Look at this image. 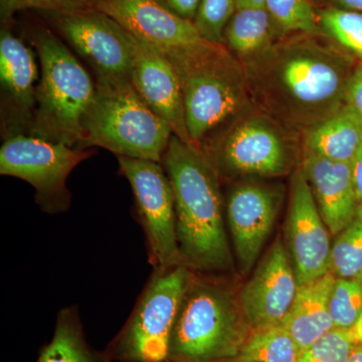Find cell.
<instances>
[{"label": "cell", "instance_id": "cell-1", "mask_svg": "<svg viewBox=\"0 0 362 362\" xmlns=\"http://www.w3.org/2000/svg\"><path fill=\"white\" fill-rule=\"evenodd\" d=\"M242 65L255 102L305 134L344 106L354 73L344 57L310 37L272 45Z\"/></svg>", "mask_w": 362, "mask_h": 362}, {"label": "cell", "instance_id": "cell-2", "mask_svg": "<svg viewBox=\"0 0 362 362\" xmlns=\"http://www.w3.org/2000/svg\"><path fill=\"white\" fill-rule=\"evenodd\" d=\"M175 194L183 264L206 275H230L235 259L226 230L220 175L209 156L173 134L161 161Z\"/></svg>", "mask_w": 362, "mask_h": 362}, {"label": "cell", "instance_id": "cell-3", "mask_svg": "<svg viewBox=\"0 0 362 362\" xmlns=\"http://www.w3.org/2000/svg\"><path fill=\"white\" fill-rule=\"evenodd\" d=\"M221 276L192 270L169 343L171 362H237L252 331Z\"/></svg>", "mask_w": 362, "mask_h": 362}, {"label": "cell", "instance_id": "cell-4", "mask_svg": "<svg viewBox=\"0 0 362 362\" xmlns=\"http://www.w3.org/2000/svg\"><path fill=\"white\" fill-rule=\"evenodd\" d=\"M162 52L180 78L188 135L199 147L244 108L249 95L244 68L225 45L206 40Z\"/></svg>", "mask_w": 362, "mask_h": 362}, {"label": "cell", "instance_id": "cell-5", "mask_svg": "<svg viewBox=\"0 0 362 362\" xmlns=\"http://www.w3.org/2000/svg\"><path fill=\"white\" fill-rule=\"evenodd\" d=\"M40 77L28 134L78 148L96 82L65 42L49 30L35 33Z\"/></svg>", "mask_w": 362, "mask_h": 362}, {"label": "cell", "instance_id": "cell-6", "mask_svg": "<svg viewBox=\"0 0 362 362\" xmlns=\"http://www.w3.org/2000/svg\"><path fill=\"white\" fill-rule=\"evenodd\" d=\"M95 82L96 94L78 148L101 147L117 157L161 163L173 135L170 125L143 101L130 81Z\"/></svg>", "mask_w": 362, "mask_h": 362}, {"label": "cell", "instance_id": "cell-7", "mask_svg": "<svg viewBox=\"0 0 362 362\" xmlns=\"http://www.w3.org/2000/svg\"><path fill=\"white\" fill-rule=\"evenodd\" d=\"M190 270L185 265L157 269L132 316L109 349L118 362H165L176 316Z\"/></svg>", "mask_w": 362, "mask_h": 362}, {"label": "cell", "instance_id": "cell-8", "mask_svg": "<svg viewBox=\"0 0 362 362\" xmlns=\"http://www.w3.org/2000/svg\"><path fill=\"white\" fill-rule=\"evenodd\" d=\"M90 156L92 151L88 149L16 134L6 137L0 149V173L30 183L42 211L58 214L70 207L71 194L66 188L69 175Z\"/></svg>", "mask_w": 362, "mask_h": 362}, {"label": "cell", "instance_id": "cell-9", "mask_svg": "<svg viewBox=\"0 0 362 362\" xmlns=\"http://www.w3.org/2000/svg\"><path fill=\"white\" fill-rule=\"evenodd\" d=\"M122 175L129 181L136 211L148 244L150 262L157 269L185 265L176 233L175 194L159 162L117 157Z\"/></svg>", "mask_w": 362, "mask_h": 362}, {"label": "cell", "instance_id": "cell-10", "mask_svg": "<svg viewBox=\"0 0 362 362\" xmlns=\"http://www.w3.org/2000/svg\"><path fill=\"white\" fill-rule=\"evenodd\" d=\"M54 30L94 71L98 82L130 81L131 35L95 8L45 13Z\"/></svg>", "mask_w": 362, "mask_h": 362}, {"label": "cell", "instance_id": "cell-11", "mask_svg": "<svg viewBox=\"0 0 362 362\" xmlns=\"http://www.w3.org/2000/svg\"><path fill=\"white\" fill-rule=\"evenodd\" d=\"M329 233L303 170L295 171L290 187L285 235L298 285L330 273L332 245Z\"/></svg>", "mask_w": 362, "mask_h": 362}, {"label": "cell", "instance_id": "cell-12", "mask_svg": "<svg viewBox=\"0 0 362 362\" xmlns=\"http://www.w3.org/2000/svg\"><path fill=\"white\" fill-rule=\"evenodd\" d=\"M218 175L276 176L289 168L284 138L269 121L244 119L226 132L209 157Z\"/></svg>", "mask_w": 362, "mask_h": 362}, {"label": "cell", "instance_id": "cell-13", "mask_svg": "<svg viewBox=\"0 0 362 362\" xmlns=\"http://www.w3.org/2000/svg\"><path fill=\"white\" fill-rule=\"evenodd\" d=\"M298 288L289 252L277 240L239 295L240 308L252 329L282 324Z\"/></svg>", "mask_w": 362, "mask_h": 362}, {"label": "cell", "instance_id": "cell-14", "mask_svg": "<svg viewBox=\"0 0 362 362\" xmlns=\"http://www.w3.org/2000/svg\"><path fill=\"white\" fill-rule=\"evenodd\" d=\"M280 194L268 185L245 182L230 190L226 216L242 275L256 264L277 218Z\"/></svg>", "mask_w": 362, "mask_h": 362}, {"label": "cell", "instance_id": "cell-15", "mask_svg": "<svg viewBox=\"0 0 362 362\" xmlns=\"http://www.w3.org/2000/svg\"><path fill=\"white\" fill-rule=\"evenodd\" d=\"M131 47V85L143 101L170 125L173 134L192 143L185 123L180 78L173 64L160 49L133 35Z\"/></svg>", "mask_w": 362, "mask_h": 362}, {"label": "cell", "instance_id": "cell-16", "mask_svg": "<svg viewBox=\"0 0 362 362\" xmlns=\"http://www.w3.org/2000/svg\"><path fill=\"white\" fill-rule=\"evenodd\" d=\"M93 8L117 21L161 52L202 42L194 21L185 20L161 0H90Z\"/></svg>", "mask_w": 362, "mask_h": 362}, {"label": "cell", "instance_id": "cell-17", "mask_svg": "<svg viewBox=\"0 0 362 362\" xmlns=\"http://www.w3.org/2000/svg\"><path fill=\"white\" fill-rule=\"evenodd\" d=\"M35 54L6 28L0 33V82L6 137L28 133L39 84Z\"/></svg>", "mask_w": 362, "mask_h": 362}, {"label": "cell", "instance_id": "cell-18", "mask_svg": "<svg viewBox=\"0 0 362 362\" xmlns=\"http://www.w3.org/2000/svg\"><path fill=\"white\" fill-rule=\"evenodd\" d=\"M303 170L331 235H337L356 218L359 209L351 163L305 151Z\"/></svg>", "mask_w": 362, "mask_h": 362}, {"label": "cell", "instance_id": "cell-19", "mask_svg": "<svg viewBox=\"0 0 362 362\" xmlns=\"http://www.w3.org/2000/svg\"><path fill=\"white\" fill-rule=\"evenodd\" d=\"M335 280L337 277L330 272L298 288L296 297L282 325L302 352L334 329L328 305Z\"/></svg>", "mask_w": 362, "mask_h": 362}, {"label": "cell", "instance_id": "cell-20", "mask_svg": "<svg viewBox=\"0 0 362 362\" xmlns=\"http://www.w3.org/2000/svg\"><path fill=\"white\" fill-rule=\"evenodd\" d=\"M305 136V151L352 163L362 147V120L344 105Z\"/></svg>", "mask_w": 362, "mask_h": 362}, {"label": "cell", "instance_id": "cell-21", "mask_svg": "<svg viewBox=\"0 0 362 362\" xmlns=\"http://www.w3.org/2000/svg\"><path fill=\"white\" fill-rule=\"evenodd\" d=\"M275 28L266 6L238 7L226 25L223 40L230 52L244 59L269 49Z\"/></svg>", "mask_w": 362, "mask_h": 362}, {"label": "cell", "instance_id": "cell-22", "mask_svg": "<svg viewBox=\"0 0 362 362\" xmlns=\"http://www.w3.org/2000/svg\"><path fill=\"white\" fill-rule=\"evenodd\" d=\"M40 362H106L86 341L74 309L59 314L54 337L40 354Z\"/></svg>", "mask_w": 362, "mask_h": 362}, {"label": "cell", "instance_id": "cell-23", "mask_svg": "<svg viewBox=\"0 0 362 362\" xmlns=\"http://www.w3.org/2000/svg\"><path fill=\"white\" fill-rule=\"evenodd\" d=\"M302 351L280 325L252 329L237 362H298Z\"/></svg>", "mask_w": 362, "mask_h": 362}, {"label": "cell", "instance_id": "cell-24", "mask_svg": "<svg viewBox=\"0 0 362 362\" xmlns=\"http://www.w3.org/2000/svg\"><path fill=\"white\" fill-rule=\"evenodd\" d=\"M330 272L337 278L362 280V207L356 218L341 233L331 247Z\"/></svg>", "mask_w": 362, "mask_h": 362}, {"label": "cell", "instance_id": "cell-25", "mask_svg": "<svg viewBox=\"0 0 362 362\" xmlns=\"http://www.w3.org/2000/svg\"><path fill=\"white\" fill-rule=\"evenodd\" d=\"M265 6L280 32L307 35L322 32L312 0H265Z\"/></svg>", "mask_w": 362, "mask_h": 362}, {"label": "cell", "instance_id": "cell-26", "mask_svg": "<svg viewBox=\"0 0 362 362\" xmlns=\"http://www.w3.org/2000/svg\"><path fill=\"white\" fill-rule=\"evenodd\" d=\"M321 30L362 59V13L332 7L319 14Z\"/></svg>", "mask_w": 362, "mask_h": 362}, {"label": "cell", "instance_id": "cell-27", "mask_svg": "<svg viewBox=\"0 0 362 362\" xmlns=\"http://www.w3.org/2000/svg\"><path fill=\"white\" fill-rule=\"evenodd\" d=\"M328 307L334 328L350 329L362 313L361 279L337 278Z\"/></svg>", "mask_w": 362, "mask_h": 362}, {"label": "cell", "instance_id": "cell-28", "mask_svg": "<svg viewBox=\"0 0 362 362\" xmlns=\"http://www.w3.org/2000/svg\"><path fill=\"white\" fill-rule=\"evenodd\" d=\"M237 9V0H202L194 25L202 39L223 44L228 21Z\"/></svg>", "mask_w": 362, "mask_h": 362}, {"label": "cell", "instance_id": "cell-29", "mask_svg": "<svg viewBox=\"0 0 362 362\" xmlns=\"http://www.w3.org/2000/svg\"><path fill=\"white\" fill-rule=\"evenodd\" d=\"M356 345L349 329L334 328L305 349L298 362H347Z\"/></svg>", "mask_w": 362, "mask_h": 362}, {"label": "cell", "instance_id": "cell-30", "mask_svg": "<svg viewBox=\"0 0 362 362\" xmlns=\"http://www.w3.org/2000/svg\"><path fill=\"white\" fill-rule=\"evenodd\" d=\"M93 8L90 0H0L2 23L25 9H39L45 13H74Z\"/></svg>", "mask_w": 362, "mask_h": 362}, {"label": "cell", "instance_id": "cell-31", "mask_svg": "<svg viewBox=\"0 0 362 362\" xmlns=\"http://www.w3.org/2000/svg\"><path fill=\"white\" fill-rule=\"evenodd\" d=\"M345 105L362 120V64L352 73L345 92Z\"/></svg>", "mask_w": 362, "mask_h": 362}, {"label": "cell", "instance_id": "cell-32", "mask_svg": "<svg viewBox=\"0 0 362 362\" xmlns=\"http://www.w3.org/2000/svg\"><path fill=\"white\" fill-rule=\"evenodd\" d=\"M202 0H165L169 8L185 20L192 21L197 16Z\"/></svg>", "mask_w": 362, "mask_h": 362}, {"label": "cell", "instance_id": "cell-33", "mask_svg": "<svg viewBox=\"0 0 362 362\" xmlns=\"http://www.w3.org/2000/svg\"><path fill=\"white\" fill-rule=\"evenodd\" d=\"M351 169L359 206L362 207V147L352 161Z\"/></svg>", "mask_w": 362, "mask_h": 362}, {"label": "cell", "instance_id": "cell-34", "mask_svg": "<svg viewBox=\"0 0 362 362\" xmlns=\"http://www.w3.org/2000/svg\"><path fill=\"white\" fill-rule=\"evenodd\" d=\"M338 7L362 13V0H335Z\"/></svg>", "mask_w": 362, "mask_h": 362}, {"label": "cell", "instance_id": "cell-35", "mask_svg": "<svg viewBox=\"0 0 362 362\" xmlns=\"http://www.w3.org/2000/svg\"><path fill=\"white\" fill-rule=\"evenodd\" d=\"M354 341L358 344L362 342V313L357 319L356 322L349 329Z\"/></svg>", "mask_w": 362, "mask_h": 362}, {"label": "cell", "instance_id": "cell-36", "mask_svg": "<svg viewBox=\"0 0 362 362\" xmlns=\"http://www.w3.org/2000/svg\"><path fill=\"white\" fill-rule=\"evenodd\" d=\"M347 362H362V342L354 346Z\"/></svg>", "mask_w": 362, "mask_h": 362}, {"label": "cell", "instance_id": "cell-37", "mask_svg": "<svg viewBox=\"0 0 362 362\" xmlns=\"http://www.w3.org/2000/svg\"><path fill=\"white\" fill-rule=\"evenodd\" d=\"M244 6H265V0H237V8Z\"/></svg>", "mask_w": 362, "mask_h": 362}, {"label": "cell", "instance_id": "cell-38", "mask_svg": "<svg viewBox=\"0 0 362 362\" xmlns=\"http://www.w3.org/2000/svg\"><path fill=\"white\" fill-rule=\"evenodd\" d=\"M165 362H171V361H165Z\"/></svg>", "mask_w": 362, "mask_h": 362}, {"label": "cell", "instance_id": "cell-39", "mask_svg": "<svg viewBox=\"0 0 362 362\" xmlns=\"http://www.w3.org/2000/svg\"><path fill=\"white\" fill-rule=\"evenodd\" d=\"M37 362H40L39 361H37Z\"/></svg>", "mask_w": 362, "mask_h": 362}]
</instances>
